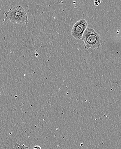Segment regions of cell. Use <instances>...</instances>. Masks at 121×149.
<instances>
[{"label": "cell", "mask_w": 121, "mask_h": 149, "mask_svg": "<svg viewBox=\"0 0 121 149\" xmlns=\"http://www.w3.org/2000/svg\"><path fill=\"white\" fill-rule=\"evenodd\" d=\"M5 17L12 23L20 25L27 24L28 16L24 8L21 6L11 7L4 13Z\"/></svg>", "instance_id": "obj_1"}, {"label": "cell", "mask_w": 121, "mask_h": 149, "mask_svg": "<svg viewBox=\"0 0 121 149\" xmlns=\"http://www.w3.org/2000/svg\"><path fill=\"white\" fill-rule=\"evenodd\" d=\"M82 40L86 49H97L101 46V37L92 28H87L83 34Z\"/></svg>", "instance_id": "obj_2"}, {"label": "cell", "mask_w": 121, "mask_h": 149, "mask_svg": "<svg viewBox=\"0 0 121 149\" xmlns=\"http://www.w3.org/2000/svg\"><path fill=\"white\" fill-rule=\"evenodd\" d=\"M87 26V22L84 19H81L76 22L71 30V35L73 38L76 40L81 39Z\"/></svg>", "instance_id": "obj_3"}, {"label": "cell", "mask_w": 121, "mask_h": 149, "mask_svg": "<svg viewBox=\"0 0 121 149\" xmlns=\"http://www.w3.org/2000/svg\"><path fill=\"white\" fill-rule=\"evenodd\" d=\"M12 149H34V148L31 147H26V146L20 145L19 143H16Z\"/></svg>", "instance_id": "obj_4"}, {"label": "cell", "mask_w": 121, "mask_h": 149, "mask_svg": "<svg viewBox=\"0 0 121 149\" xmlns=\"http://www.w3.org/2000/svg\"><path fill=\"white\" fill-rule=\"evenodd\" d=\"M100 2H101V1H95V5H97H97H98V4H99V3H100Z\"/></svg>", "instance_id": "obj_5"}, {"label": "cell", "mask_w": 121, "mask_h": 149, "mask_svg": "<svg viewBox=\"0 0 121 149\" xmlns=\"http://www.w3.org/2000/svg\"><path fill=\"white\" fill-rule=\"evenodd\" d=\"M34 148L35 149H41V147H40V146H35V147H34Z\"/></svg>", "instance_id": "obj_6"}, {"label": "cell", "mask_w": 121, "mask_h": 149, "mask_svg": "<svg viewBox=\"0 0 121 149\" xmlns=\"http://www.w3.org/2000/svg\"><path fill=\"white\" fill-rule=\"evenodd\" d=\"M1 93L0 92V96H1Z\"/></svg>", "instance_id": "obj_7"}]
</instances>
